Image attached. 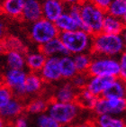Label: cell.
Masks as SVG:
<instances>
[{"mask_svg":"<svg viewBox=\"0 0 126 127\" xmlns=\"http://www.w3.org/2000/svg\"><path fill=\"white\" fill-rule=\"evenodd\" d=\"M125 49L120 34H109L102 32L93 36L92 55L118 58Z\"/></svg>","mask_w":126,"mask_h":127,"instance_id":"obj_1","label":"cell"},{"mask_svg":"<svg viewBox=\"0 0 126 127\" xmlns=\"http://www.w3.org/2000/svg\"><path fill=\"white\" fill-rule=\"evenodd\" d=\"M61 39L68 55L74 56L80 53H91L93 35L81 29L72 32H60Z\"/></svg>","mask_w":126,"mask_h":127,"instance_id":"obj_2","label":"cell"},{"mask_svg":"<svg viewBox=\"0 0 126 127\" xmlns=\"http://www.w3.org/2000/svg\"><path fill=\"white\" fill-rule=\"evenodd\" d=\"M80 15L82 20V30L91 35L102 32L103 21L106 12L100 9L89 0H84L79 4Z\"/></svg>","mask_w":126,"mask_h":127,"instance_id":"obj_3","label":"cell"},{"mask_svg":"<svg viewBox=\"0 0 126 127\" xmlns=\"http://www.w3.org/2000/svg\"><path fill=\"white\" fill-rule=\"evenodd\" d=\"M82 111L76 102L61 103L51 99L46 113L58 123L60 126L68 127L79 118Z\"/></svg>","mask_w":126,"mask_h":127,"instance_id":"obj_4","label":"cell"},{"mask_svg":"<svg viewBox=\"0 0 126 127\" xmlns=\"http://www.w3.org/2000/svg\"><path fill=\"white\" fill-rule=\"evenodd\" d=\"M58 29L54 23L41 18L38 21L32 23L28 27V35L31 42L40 48L51 40L59 37Z\"/></svg>","mask_w":126,"mask_h":127,"instance_id":"obj_5","label":"cell"},{"mask_svg":"<svg viewBox=\"0 0 126 127\" xmlns=\"http://www.w3.org/2000/svg\"><path fill=\"white\" fill-rule=\"evenodd\" d=\"M87 74L89 77H108L118 78L119 77V62L117 58L92 55V61Z\"/></svg>","mask_w":126,"mask_h":127,"instance_id":"obj_6","label":"cell"},{"mask_svg":"<svg viewBox=\"0 0 126 127\" xmlns=\"http://www.w3.org/2000/svg\"><path fill=\"white\" fill-rule=\"evenodd\" d=\"M28 71L26 69H8L5 68L0 74L2 83L13 92L15 97L26 101L24 83Z\"/></svg>","mask_w":126,"mask_h":127,"instance_id":"obj_7","label":"cell"},{"mask_svg":"<svg viewBox=\"0 0 126 127\" xmlns=\"http://www.w3.org/2000/svg\"><path fill=\"white\" fill-rule=\"evenodd\" d=\"M92 112L94 116L107 115L124 117L126 115V98L98 97Z\"/></svg>","mask_w":126,"mask_h":127,"instance_id":"obj_8","label":"cell"},{"mask_svg":"<svg viewBox=\"0 0 126 127\" xmlns=\"http://www.w3.org/2000/svg\"><path fill=\"white\" fill-rule=\"evenodd\" d=\"M39 75L45 84H55L62 80L60 69V58L48 57L39 71Z\"/></svg>","mask_w":126,"mask_h":127,"instance_id":"obj_9","label":"cell"},{"mask_svg":"<svg viewBox=\"0 0 126 127\" xmlns=\"http://www.w3.org/2000/svg\"><path fill=\"white\" fill-rule=\"evenodd\" d=\"M25 113V101L14 97L0 110V116L9 125L15 118Z\"/></svg>","mask_w":126,"mask_h":127,"instance_id":"obj_10","label":"cell"},{"mask_svg":"<svg viewBox=\"0 0 126 127\" xmlns=\"http://www.w3.org/2000/svg\"><path fill=\"white\" fill-rule=\"evenodd\" d=\"M78 90H77L70 81H64L54 89L51 95V100L61 103L76 102Z\"/></svg>","mask_w":126,"mask_h":127,"instance_id":"obj_11","label":"cell"},{"mask_svg":"<svg viewBox=\"0 0 126 127\" xmlns=\"http://www.w3.org/2000/svg\"><path fill=\"white\" fill-rule=\"evenodd\" d=\"M42 18L54 23L66 11L67 5L61 0H41Z\"/></svg>","mask_w":126,"mask_h":127,"instance_id":"obj_12","label":"cell"},{"mask_svg":"<svg viewBox=\"0 0 126 127\" xmlns=\"http://www.w3.org/2000/svg\"><path fill=\"white\" fill-rule=\"evenodd\" d=\"M44 87H45V83L40 77L39 73L28 72L26 80L24 83L26 101L41 95L44 90Z\"/></svg>","mask_w":126,"mask_h":127,"instance_id":"obj_13","label":"cell"},{"mask_svg":"<svg viewBox=\"0 0 126 127\" xmlns=\"http://www.w3.org/2000/svg\"><path fill=\"white\" fill-rule=\"evenodd\" d=\"M41 18H42L41 0H25L20 19L30 25Z\"/></svg>","mask_w":126,"mask_h":127,"instance_id":"obj_14","label":"cell"},{"mask_svg":"<svg viewBox=\"0 0 126 127\" xmlns=\"http://www.w3.org/2000/svg\"><path fill=\"white\" fill-rule=\"evenodd\" d=\"M114 79V78H108V77H89L87 84L86 86V89L97 98L101 97Z\"/></svg>","mask_w":126,"mask_h":127,"instance_id":"obj_15","label":"cell"},{"mask_svg":"<svg viewBox=\"0 0 126 127\" xmlns=\"http://www.w3.org/2000/svg\"><path fill=\"white\" fill-rule=\"evenodd\" d=\"M25 0H0V12L12 19L21 18Z\"/></svg>","mask_w":126,"mask_h":127,"instance_id":"obj_16","label":"cell"},{"mask_svg":"<svg viewBox=\"0 0 126 127\" xmlns=\"http://www.w3.org/2000/svg\"><path fill=\"white\" fill-rule=\"evenodd\" d=\"M3 58L5 68L25 69V52L20 51H6L3 55Z\"/></svg>","mask_w":126,"mask_h":127,"instance_id":"obj_17","label":"cell"},{"mask_svg":"<svg viewBox=\"0 0 126 127\" xmlns=\"http://www.w3.org/2000/svg\"><path fill=\"white\" fill-rule=\"evenodd\" d=\"M46 59L45 55L40 51L39 48L28 51L25 53V69L27 68L29 72L39 73Z\"/></svg>","mask_w":126,"mask_h":127,"instance_id":"obj_18","label":"cell"},{"mask_svg":"<svg viewBox=\"0 0 126 127\" xmlns=\"http://www.w3.org/2000/svg\"><path fill=\"white\" fill-rule=\"evenodd\" d=\"M40 51L45 55L46 58L48 57H62L65 55H68V51L61 42V39L57 37L51 40L50 42H46L42 46L39 48Z\"/></svg>","mask_w":126,"mask_h":127,"instance_id":"obj_19","label":"cell"},{"mask_svg":"<svg viewBox=\"0 0 126 127\" xmlns=\"http://www.w3.org/2000/svg\"><path fill=\"white\" fill-rule=\"evenodd\" d=\"M51 99L41 95L32 97L25 102V113L31 115H39L47 112L49 102Z\"/></svg>","mask_w":126,"mask_h":127,"instance_id":"obj_20","label":"cell"},{"mask_svg":"<svg viewBox=\"0 0 126 127\" xmlns=\"http://www.w3.org/2000/svg\"><path fill=\"white\" fill-rule=\"evenodd\" d=\"M60 69L61 78L64 81H70L78 74L75 63L71 55H65L60 57Z\"/></svg>","mask_w":126,"mask_h":127,"instance_id":"obj_21","label":"cell"},{"mask_svg":"<svg viewBox=\"0 0 126 127\" xmlns=\"http://www.w3.org/2000/svg\"><path fill=\"white\" fill-rule=\"evenodd\" d=\"M104 97L126 98V83L119 78H114L104 91Z\"/></svg>","mask_w":126,"mask_h":127,"instance_id":"obj_22","label":"cell"},{"mask_svg":"<svg viewBox=\"0 0 126 127\" xmlns=\"http://www.w3.org/2000/svg\"><path fill=\"white\" fill-rule=\"evenodd\" d=\"M94 127H126V120L113 115H98L95 116Z\"/></svg>","mask_w":126,"mask_h":127,"instance_id":"obj_23","label":"cell"},{"mask_svg":"<svg viewBox=\"0 0 126 127\" xmlns=\"http://www.w3.org/2000/svg\"><path fill=\"white\" fill-rule=\"evenodd\" d=\"M124 28V23L121 19L106 14L103 21L102 32L109 34H120Z\"/></svg>","mask_w":126,"mask_h":127,"instance_id":"obj_24","label":"cell"},{"mask_svg":"<svg viewBox=\"0 0 126 127\" xmlns=\"http://www.w3.org/2000/svg\"><path fill=\"white\" fill-rule=\"evenodd\" d=\"M97 101V97L93 95L92 94L84 88L78 91L76 103L78 105L82 110L93 111L94 107V105Z\"/></svg>","mask_w":126,"mask_h":127,"instance_id":"obj_25","label":"cell"},{"mask_svg":"<svg viewBox=\"0 0 126 127\" xmlns=\"http://www.w3.org/2000/svg\"><path fill=\"white\" fill-rule=\"evenodd\" d=\"M54 25L58 29L59 32H72V31L79 29L77 23L66 11L54 22Z\"/></svg>","mask_w":126,"mask_h":127,"instance_id":"obj_26","label":"cell"},{"mask_svg":"<svg viewBox=\"0 0 126 127\" xmlns=\"http://www.w3.org/2000/svg\"><path fill=\"white\" fill-rule=\"evenodd\" d=\"M72 57L78 73H87V70L89 68L90 63L92 61V54L80 53Z\"/></svg>","mask_w":126,"mask_h":127,"instance_id":"obj_27","label":"cell"},{"mask_svg":"<svg viewBox=\"0 0 126 127\" xmlns=\"http://www.w3.org/2000/svg\"><path fill=\"white\" fill-rule=\"evenodd\" d=\"M106 14L122 19L126 14V0H112L106 10Z\"/></svg>","mask_w":126,"mask_h":127,"instance_id":"obj_28","label":"cell"},{"mask_svg":"<svg viewBox=\"0 0 126 127\" xmlns=\"http://www.w3.org/2000/svg\"><path fill=\"white\" fill-rule=\"evenodd\" d=\"M3 44L5 48V51H20L24 52V46L23 42L15 37L6 36Z\"/></svg>","mask_w":126,"mask_h":127,"instance_id":"obj_29","label":"cell"},{"mask_svg":"<svg viewBox=\"0 0 126 127\" xmlns=\"http://www.w3.org/2000/svg\"><path fill=\"white\" fill-rule=\"evenodd\" d=\"M36 125L37 127H61L58 123L47 113L37 115Z\"/></svg>","mask_w":126,"mask_h":127,"instance_id":"obj_30","label":"cell"},{"mask_svg":"<svg viewBox=\"0 0 126 127\" xmlns=\"http://www.w3.org/2000/svg\"><path fill=\"white\" fill-rule=\"evenodd\" d=\"M88 74L87 73H78L74 78L70 80L71 84L77 90H81L86 88V86L88 81Z\"/></svg>","mask_w":126,"mask_h":127,"instance_id":"obj_31","label":"cell"},{"mask_svg":"<svg viewBox=\"0 0 126 127\" xmlns=\"http://www.w3.org/2000/svg\"><path fill=\"white\" fill-rule=\"evenodd\" d=\"M14 97L11 89L5 86L3 83L0 84V110L5 106L12 98Z\"/></svg>","mask_w":126,"mask_h":127,"instance_id":"obj_32","label":"cell"},{"mask_svg":"<svg viewBox=\"0 0 126 127\" xmlns=\"http://www.w3.org/2000/svg\"><path fill=\"white\" fill-rule=\"evenodd\" d=\"M66 12H68V14L73 18V20L77 23V25H78V28L82 30L83 28V24L82 20H81V15H80V8L79 5H68L66 8Z\"/></svg>","mask_w":126,"mask_h":127,"instance_id":"obj_33","label":"cell"},{"mask_svg":"<svg viewBox=\"0 0 126 127\" xmlns=\"http://www.w3.org/2000/svg\"><path fill=\"white\" fill-rule=\"evenodd\" d=\"M119 62V77L120 79L126 83V49L117 58Z\"/></svg>","mask_w":126,"mask_h":127,"instance_id":"obj_34","label":"cell"},{"mask_svg":"<svg viewBox=\"0 0 126 127\" xmlns=\"http://www.w3.org/2000/svg\"><path fill=\"white\" fill-rule=\"evenodd\" d=\"M10 125H12V127H29V121L27 115L24 114L18 116L12 123H10Z\"/></svg>","mask_w":126,"mask_h":127,"instance_id":"obj_35","label":"cell"},{"mask_svg":"<svg viewBox=\"0 0 126 127\" xmlns=\"http://www.w3.org/2000/svg\"><path fill=\"white\" fill-rule=\"evenodd\" d=\"M89 1L96 5L97 7H99L100 9L104 10L105 12L112 2V0H89Z\"/></svg>","mask_w":126,"mask_h":127,"instance_id":"obj_36","label":"cell"},{"mask_svg":"<svg viewBox=\"0 0 126 127\" xmlns=\"http://www.w3.org/2000/svg\"><path fill=\"white\" fill-rule=\"evenodd\" d=\"M6 32H7V28L5 21L2 17H0V42H4V40L6 37Z\"/></svg>","mask_w":126,"mask_h":127,"instance_id":"obj_37","label":"cell"},{"mask_svg":"<svg viewBox=\"0 0 126 127\" xmlns=\"http://www.w3.org/2000/svg\"><path fill=\"white\" fill-rule=\"evenodd\" d=\"M64 4H65L67 6L68 5H79L80 3L84 1V0H61Z\"/></svg>","mask_w":126,"mask_h":127,"instance_id":"obj_38","label":"cell"},{"mask_svg":"<svg viewBox=\"0 0 126 127\" xmlns=\"http://www.w3.org/2000/svg\"><path fill=\"white\" fill-rule=\"evenodd\" d=\"M120 36H121L122 40H123V42H124V46H125V48H126V26H124V28L121 32Z\"/></svg>","mask_w":126,"mask_h":127,"instance_id":"obj_39","label":"cell"},{"mask_svg":"<svg viewBox=\"0 0 126 127\" xmlns=\"http://www.w3.org/2000/svg\"><path fill=\"white\" fill-rule=\"evenodd\" d=\"M5 46H4V44H3V42H0V57H2L4 54H5Z\"/></svg>","mask_w":126,"mask_h":127,"instance_id":"obj_40","label":"cell"},{"mask_svg":"<svg viewBox=\"0 0 126 127\" xmlns=\"http://www.w3.org/2000/svg\"><path fill=\"white\" fill-rule=\"evenodd\" d=\"M8 124L0 116V127H7Z\"/></svg>","mask_w":126,"mask_h":127,"instance_id":"obj_41","label":"cell"},{"mask_svg":"<svg viewBox=\"0 0 126 127\" xmlns=\"http://www.w3.org/2000/svg\"><path fill=\"white\" fill-rule=\"evenodd\" d=\"M122 22L124 23V26H126V14L125 15H124V16H123V18H122Z\"/></svg>","mask_w":126,"mask_h":127,"instance_id":"obj_42","label":"cell"},{"mask_svg":"<svg viewBox=\"0 0 126 127\" xmlns=\"http://www.w3.org/2000/svg\"><path fill=\"white\" fill-rule=\"evenodd\" d=\"M61 127H67V126H61Z\"/></svg>","mask_w":126,"mask_h":127,"instance_id":"obj_43","label":"cell"}]
</instances>
